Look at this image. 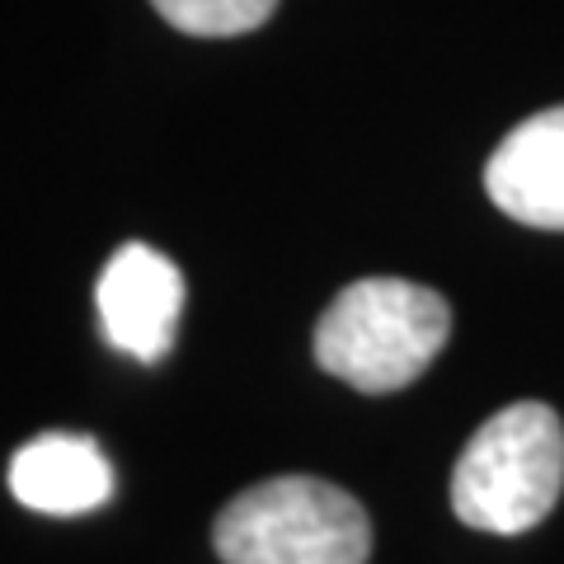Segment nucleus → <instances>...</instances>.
Masks as SVG:
<instances>
[{"label": "nucleus", "mask_w": 564, "mask_h": 564, "mask_svg": "<svg viewBox=\"0 0 564 564\" xmlns=\"http://www.w3.org/2000/svg\"><path fill=\"white\" fill-rule=\"evenodd\" d=\"M452 334V311L410 278H358L315 325V362L329 377L386 395L419 381Z\"/></svg>", "instance_id": "1"}, {"label": "nucleus", "mask_w": 564, "mask_h": 564, "mask_svg": "<svg viewBox=\"0 0 564 564\" xmlns=\"http://www.w3.org/2000/svg\"><path fill=\"white\" fill-rule=\"evenodd\" d=\"M564 489V423L551 404L518 400L466 443L452 470V513L475 532L522 536L551 518Z\"/></svg>", "instance_id": "2"}, {"label": "nucleus", "mask_w": 564, "mask_h": 564, "mask_svg": "<svg viewBox=\"0 0 564 564\" xmlns=\"http://www.w3.org/2000/svg\"><path fill=\"white\" fill-rule=\"evenodd\" d=\"M212 545L226 564H367L372 522L348 489L278 475L221 508Z\"/></svg>", "instance_id": "3"}, {"label": "nucleus", "mask_w": 564, "mask_h": 564, "mask_svg": "<svg viewBox=\"0 0 564 564\" xmlns=\"http://www.w3.org/2000/svg\"><path fill=\"white\" fill-rule=\"evenodd\" d=\"M95 306H99L104 339L118 352H128V358L151 367L170 352L174 329H180L184 273L174 269L161 250L132 240L104 263Z\"/></svg>", "instance_id": "4"}, {"label": "nucleus", "mask_w": 564, "mask_h": 564, "mask_svg": "<svg viewBox=\"0 0 564 564\" xmlns=\"http://www.w3.org/2000/svg\"><path fill=\"white\" fill-rule=\"evenodd\" d=\"M489 203L536 231H564V104L541 109L499 141L485 165Z\"/></svg>", "instance_id": "5"}, {"label": "nucleus", "mask_w": 564, "mask_h": 564, "mask_svg": "<svg viewBox=\"0 0 564 564\" xmlns=\"http://www.w3.org/2000/svg\"><path fill=\"white\" fill-rule=\"evenodd\" d=\"M10 494L33 513L80 518L113 499V466L85 433H39L10 456Z\"/></svg>", "instance_id": "6"}, {"label": "nucleus", "mask_w": 564, "mask_h": 564, "mask_svg": "<svg viewBox=\"0 0 564 564\" xmlns=\"http://www.w3.org/2000/svg\"><path fill=\"white\" fill-rule=\"evenodd\" d=\"M155 14L193 39H236L259 29L278 10V0H151Z\"/></svg>", "instance_id": "7"}]
</instances>
